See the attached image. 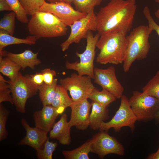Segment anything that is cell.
Returning a JSON list of instances; mask_svg holds the SVG:
<instances>
[{"label": "cell", "instance_id": "ba28073f", "mask_svg": "<svg viewBox=\"0 0 159 159\" xmlns=\"http://www.w3.org/2000/svg\"><path fill=\"white\" fill-rule=\"evenodd\" d=\"M92 78L87 75L76 73L70 76L60 80V85L69 92L73 102H78L88 98L90 95L97 90L93 85Z\"/></svg>", "mask_w": 159, "mask_h": 159}, {"label": "cell", "instance_id": "52a82bcc", "mask_svg": "<svg viewBox=\"0 0 159 159\" xmlns=\"http://www.w3.org/2000/svg\"><path fill=\"white\" fill-rule=\"evenodd\" d=\"M120 99V106L114 116L109 121L102 122L100 131H108L110 129L113 128L117 132L122 127H128L132 132L134 131L137 118L130 106L128 98L123 95Z\"/></svg>", "mask_w": 159, "mask_h": 159}, {"label": "cell", "instance_id": "8992f818", "mask_svg": "<svg viewBox=\"0 0 159 159\" xmlns=\"http://www.w3.org/2000/svg\"><path fill=\"white\" fill-rule=\"evenodd\" d=\"M129 102L137 120L148 121L154 119L159 110V100L143 92L133 91Z\"/></svg>", "mask_w": 159, "mask_h": 159}, {"label": "cell", "instance_id": "7a4b0ae2", "mask_svg": "<svg viewBox=\"0 0 159 159\" xmlns=\"http://www.w3.org/2000/svg\"><path fill=\"white\" fill-rule=\"evenodd\" d=\"M126 35L121 32H110L100 35L96 44L100 50L96 62L102 64L123 63L127 51Z\"/></svg>", "mask_w": 159, "mask_h": 159}, {"label": "cell", "instance_id": "6da1fadb", "mask_svg": "<svg viewBox=\"0 0 159 159\" xmlns=\"http://www.w3.org/2000/svg\"><path fill=\"white\" fill-rule=\"evenodd\" d=\"M137 9L135 0H111L96 15L97 33L126 34L132 28Z\"/></svg>", "mask_w": 159, "mask_h": 159}, {"label": "cell", "instance_id": "60d3db41", "mask_svg": "<svg viewBox=\"0 0 159 159\" xmlns=\"http://www.w3.org/2000/svg\"><path fill=\"white\" fill-rule=\"evenodd\" d=\"M155 15L156 17L159 20V9L155 12Z\"/></svg>", "mask_w": 159, "mask_h": 159}, {"label": "cell", "instance_id": "4dcf8cb0", "mask_svg": "<svg viewBox=\"0 0 159 159\" xmlns=\"http://www.w3.org/2000/svg\"><path fill=\"white\" fill-rule=\"evenodd\" d=\"M11 91L10 88L9 81L5 80L0 74V103L3 102H9L14 104L12 95H10Z\"/></svg>", "mask_w": 159, "mask_h": 159}, {"label": "cell", "instance_id": "7bdbcfd3", "mask_svg": "<svg viewBox=\"0 0 159 159\" xmlns=\"http://www.w3.org/2000/svg\"></svg>", "mask_w": 159, "mask_h": 159}, {"label": "cell", "instance_id": "1f68e13d", "mask_svg": "<svg viewBox=\"0 0 159 159\" xmlns=\"http://www.w3.org/2000/svg\"><path fill=\"white\" fill-rule=\"evenodd\" d=\"M28 15H32L39 11L45 0H19Z\"/></svg>", "mask_w": 159, "mask_h": 159}, {"label": "cell", "instance_id": "e575fe53", "mask_svg": "<svg viewBox=\"0 0 159 159\" xmlns=\"http://www.w3.org/2000/svg\"><path fill=\"white\" fill-rule=\"evenodd\" d=\"M44 83L49 85L52 84L54 81V77L56 75L55 71L50 68H47L42 70Z\"/></svg>", "mask_w": 159, "mask_h": 159}, {"label": "cell", "instance_id": "ac0fdd59", "mask_svg": "<svg viewBox=\"0 0 159 159\" xmlns=\"http://www.w3.org/2000/svg\"><path fill=\"white\" fill-rule=\"evenodd\" d=\"M68 122L67 121V115L63 114L59 120L55 123L49 131V138L57 140L61 144L69 145L71 141L70 128Z\"/></svg>", "mask_w": 159, "mask_h": 159}, {"label": "cell", "instance_id": "f35d334b", "mask_svg": "<svg viewBox=\"0 0 159 159\" xmlns=\"http://www.w3.org/2000/svg\"><path fill=\"white\" fill-rule=\"evenodd\" d=\"M50 3H56L64 2L71 4L73 3V0H46Z\"/></svg>", "mask_w": 159, "mask_h": 159}, {"label": "cell", "instance_id": "ab89813d", "mask_svg": "<svg viewBox=\"0 0 159 159\" xmlns=\"http://www.w3.org/2000/svg\"><path fill=\"white\" fill-rule=\"evenodd\" d=\"M154 119L156 124H159V110L155 115Z\"/></svg>", "mask_w": 159, "mask_h": 159}, {"label": "cell", "instance_id": "277c9868", "mask_svg": "<svg viewBox=\"0 0 159 159\" xmlns=\"http://www.w3.org/2000/svg\"><path fill=\"white\" fill-rule=\"evenodd\" d=\"M152 31L148 26L140 25L133 29L126 37V54L123 66L125 72L129 70L135 60L147 57L150 48L149 37Z\"/></svg>", "mask_w": 159, "mask_h": 159}, {"label": "cell", "instance_id": "d4e9b609", "mask_svg": "<svg viewBox=\"0 0 159 159\" xmlns=\"http://www.w3.org/2000/svg\"><path fill=\"white\" fill-rule=\"evenodd\" d=\"M88 98L107 107L117 99L111 93L104 89L101 91L98 89L94 91Z\"/></svg>", "mask_w": 159, "mask_h": 159}, {"label": "cell", "instance_id": "b9f144b4", "mask_svg": "<svg viewBox=\"0 0 159 159\" xmlns=\"http://www.w3.org/2000/svg\"><path fill=\"white\" fill-rule=\"evenodd\" d=\"M155 2L159 4V0H154Z\"/></svg>", "mask_w": 159, "mask_h": 159}, {"label": "cell", "instance_id": "5b68a950", "mask_svg": "<svg viewBox=\"0 0 159 159\" xmlns=\"http://www.w3.org/2000/svg\"><path fill=\"white\" fill-rule=\"evenodd\" d=\"M100 37L98 33L93 35L92 31H88L86 38L87 44L85 50L82 53L76 52L77 56L80 59V62L71 63L67 61L65 63L66 68L77 71L80 75L88 76L94 79L95 50Z\"/></svg>", "mask_w": 159, "mask_h": 159}, {"label": "cell", "instance_id": "44dd1931", "mask_svg": "<svg viewBox=\"0 0 159 159\" xmlns=\"http://www.w3.org/2000/svg\"><path fill=\"white\" fill-rule=\"evenodd\" d=\"M21 67L6 56H0V72L13 82L18 76Z\"/></svg>", "mask_w": 159, "mask_h": 159}, {"label": "cell", "instance_id": "4316f807", "mask_svg": "<svg viewBox=\"0 0 159 159\" xmlns=\"http://www.w3.org/2000/svg\"><path fill=\"white\" fill-rule=\"evenodd\" d=\"M142 91L159 100V70L143 87Z\"/></svg>", "mask_w": 159, "mask_h": 159}, {"label": "cell", "instance_id": "cb8c5ba5", "mask_svg": "<svg viewBox=\"0 0 159 159\" xmlns=\"http://www.w3.org/2000/svg\"><path fill=\"white\" fill-rule=\"evenodd\" d=\"M57 82L54 79L53 83L50 85L44 83L38 88L39 96L43 105H51L56 92Z\"/></svg>", "mask_w": 159, "mask_h": 159}, {"label": "cell", "instance_id": "f546056e", "mask_svg": "<svg viewBox=\"0 0 159 159\" xmlns=\"http://www.w3.org/2000/svg\"><path fill=\"white\" fill-rule=\"evenodd\" d=\"M9 5L11 11L15 12L17 19L24 24L28 23L29 20L26 11L19 0H6Z\"/></svg>", "mask_w": 159, "mask_h": 159}, {"label": "cell", "instance_id": "ffe728a7", "mask_svg": "<svg viewBox=\"0 0 159 159\" xmlns=\"http://www.w3.org/2000/svg\"><path fill=\"white\" fill-rule=\"evenodd\" d=\"M37 39L34 35L27 36L25 39H21L11 35L5 31L0 30V52L6 47L12 44H25L29 45L35 44Z\"/></svg>", "mask_w": 159, "mask_h": 159}, {"label": "cell", "instance_id": "30bf717a", "mask_svg": "<svg viewBox=\"0 0 159 159\" xmlns=\"http://www.w3.org/2000/svg\"><path fill=\"white\" fill-rule=\"evenodd\" d=\"M94 9L70 26L71 32L69 37L60 44L63 52L67 50L72 44L79 43L82 39H86L88 31H97L96 15Z\"/></svg>", "mask_w": 159, "mask_h": 159}, {"label": "cell", "instance_id": "e0dca14e", "mask_svg": "<svg viewBox=\"0 0 159 159\" xmlns=\"http://www.w3.org/2000/svg\"><path fill=\"white\" fill-rule=\"evenodd\" d=\"M38 52L34 53L29 49H27L19 54L2 51L0 52V56H6L16 63L23 69L28 67L32 69L35 66L41 63V61L37 58Z\"/></svg>", "mask_w": 159, "mask_h": 159}, {"label": "cell", "instance_id": "d590c367", "mask_svg": "<svg viewBox=\"0 0 159 159\" xmlns=\"http://www.w3.org/2000/svg\"><path fill=\"white\" fill-rule=\"evenodd\" d=\"M28 75L32 84L38 89L44 83L43 76L41 72Z\"/></svg>", "mask_w": 159, "mask_h": 159}, {"label": "cell", "instance_id": "484cf974", "mask_svg": "<svg viewBox=\"0 0 159 159\" xmlns=\"http://www.w3.org/2000/svg\"><path fill=\"white\" fill-rule=\"evenodd\" d=\"M103 0H73L75 9L81 13L88 14Z\"/></svg>", "mask_w": 159, "mask_h": 159}, {"label": "cell", "instance_id": "f1b7e54d", "mask_svg": "<svg viewBox=\"0 0 159 159\" xmlns=\"http://www.w3.org/2000/svg\"><path fill=\"white\" fill-rule=\"evenodd\" d=\"M16 15L13 11L5 14L0 21V29L13 36L15 29V18Z\"/></svg>", "mask_w": 159, "mask_h": 159}, {"label": "cell", "instance_id": "836d02e7", "mask_svg": "<svg viewBox=\"0 0 159 159\" xmlns=\"http://www.w3.org/2000/svg\"><path fill=\"white\" fill-rule=\"evenodd\" d=\"M143 14L147 19L148 26L152 31H155L159 37V25L154 21L152 17L150 9L147 6L144 8Z\"/></svg>", "mask_w": 159, "mask_h": 159}, {"label": "cell", "instance_id": "3957f363", "mask_svg": "<svg viewBox=\"0 0 159 159\" xmlns=\"http://www.w3.org/2000/svg\"><path fill=\"white\" fill-rule=\"evenodd\" d=\"M27 27L30 34L37 39L64 36L67 34V26L51 13L39 11L31 15Z\"/></svg>", "mask_w": 159, "mask_h": 159}, {"label": "cell", "instance_id": "d6986e66", "mask_svg": "<svg viewBox=\"0 0 159 159\" xmlns=\"http://www.w3.org/2000/svg\"><path fill=\"white\" fill-rule=\"evenodd\" d=\"M92 110L89 117V126L94 130H99L102 122L109 117L108 110L107 107L92 101Z\"/></svg>", "mask_w": 159, "mask_h": 159}, {"label": "cell", "instance_id": "603a6c76", "mask_svg": "<svg viewBox=\"0 0 159 159\" xmlns=\"http://www.w3.org/2000/svg\"><path fill=\"white\" fill-rule=\"evenodd\" d=\"M67 91L60 85H57L51 105L63 111L67 107H70L72 101L69 97Z\"/></svg>", "mask_w": 159, "mask_h": 159}, {"label": "cell", "instance_id": "2e32d148", "mask_svg": "<svg viewBox=\"0 0 159 159\" xmlns=\"http://www.w3.org/2000/svg\"><path fill=\"white\" fill-rule=\"evenodd\" d=\"M21 122L26 131V135L18 144L29 146L36 150L42 148L48 138V133L36 127H31L24 118H22Z\"/></svg>", "mask_w": 159, "mask_h": 159}, {"label": "cell", "instance_id": "7402d4cb", "mask_svg": "<svg viewBox=\"0 0 159 159\" xmlns=\"http://www.w3.org/2000/svg\"><path fill=\"white\" fill-rule=\"evenodd\" d=\"M93 140L92 137L78 147L72 150H63L62 153L66 159H89V154L91 152Z\"/></svg>", "mask_w": 159, "mask_h": 159}, {"label": "cell", "instance_id": "83f0119b", "mask_svg": "<svg viewBox=\"0 0 159 159\" xmlns=\"http://www.w3.org/2000/svg\"><path fill=\"white\" fill-rule=\"evenodd\" d=\"M58 146L57 142L50 141L48 137L43 148L36 150V156L38 159H52L54 152Z\"/></svg>", "mask_w": 159, "mask_h": 159}, {"label": "cell", "instance_id": "9a60e30c", "mask_svg": "<svg viewBox=\"0 0 159 159\" xmlns=\"http://www.w3.org/2000/svg\"><path fill=\"white\" fill-rule=\"evenodd\" d=\"M63 111L52 105H43L42 110L35 111L33 114L35 127L48 133L52 129L58 115Z\"/></svg>", "mask_w": 159, "mask_h": 159}, {"label": "cell", "instance_id": "d6a6232c", "mask_svg": "<svg viewBox=\"0 0 159 159\" xmlns=\"http://www.w3.org/2000/svg\"><path fill=\"white\" fill-rule=\"evenodd\" d=\"M9 114V111L3 105L0 104V141L6 139L8 132L6 128V124Z\"/></svg>", "mask_w": 159, "mask_h": 159}, {"label": "cell", "instance_id": "8d00e7d4", "mask_svg": "<svg viewBox=\"0 0 159 159\" xmlns=\"http://www.w3.org/2000/svg\"><path fill=\"white\" fill-rule=\"evenodd\" d=\"M0 11H11L6 0H0Z\"/></svg>", "mask_w": 159, "mask_h": 159}, {"label": "cell", "instance_id": "4fadbf2b", "mask_svg": "<svg viewBox=\"0 0 159 159\" xmlns=\"http://www.w3.org/2000/svg\"><path fill=\"white\" fill-rule=\"evenodd\" d=\"M39 11L52 13L69 26L87 14L77 11L71 4L64 2L53 3L45 1Z\"/></svg>", "mask_w": 159, "mask_h": 159}, {"label": "cell", "instance_id": "9c48e42d", "mask_svg": "<svg viewBox=\"0 0 159 159\" xmlns=\"http://www.w3.org/2000/svg\"><path fill=\"white\" fill-rule=\"evenodd\" d=\"M8 81L16 110L21 113H25L27 100L36 95L38 89L32 84L28 74L24 76L20 72L15 81Z\"/></svg>", "mask_w": 159, "mask_h": 159}, {"label": "cell", "instance_id": "8fae6325", "mask_svg": "<svg viewBox=\"0 0 159 159\" xmlns=\"http://www.w3.org/2000/svg\"><path fill=\"white\" fill-rule=\"evenodd\" d=\"M92 137L91 152L96 154L100 158H103L110 154L120 156L124 155L123 145L115 137L110 135L107 131H100Z\"/></svg>", "mask_w": 159, "mask_h": 159}, {"label": "cell", "instance_id": "5bb4252c", "mask_svg": "<svg viewBox=\"0 0 159 159\" xmlns=\"http://www.w3.org/2000/svg\"><path fill=\"white\" fill-rule=\"evenodd\" d=\"M71 108L70 119L68 122L72 127L75 126L80 130H85L89 126L90 111L92 104L85 99L78 102H73Z\"/></svg>", "mask_w": 159, "mask_h": 159}, {"label": "cell", "instance_id": "74e56055", "mask_svg": "<svg viewBox=\"0 0 159 159\" xmlns=\"http://www.w3.org/2000/svg\"><path fill=\"white\" fill-rule=\"evenodd\" d=\"M146 158L148 159H159V147L156 152L150 154Z\"/></svg>", "mask_w": 159, "mask_h": 159}, {"label": "cell", "instance_id": "7c38bea8", "mask_svg": "<svg viewBox=\"0 0 159 159\" xmlns=\"http://www.w3.org/2000/svg\"><path fill=\"white\" fill-rule=\"evenodd\" d=\"M94 74L95 83L110 92L117 99H120L124 89L117 78L114 66L105 69L95 67Z\"/></svg>", "mask_w": 159, "mask_h": 159}]
</instances>
